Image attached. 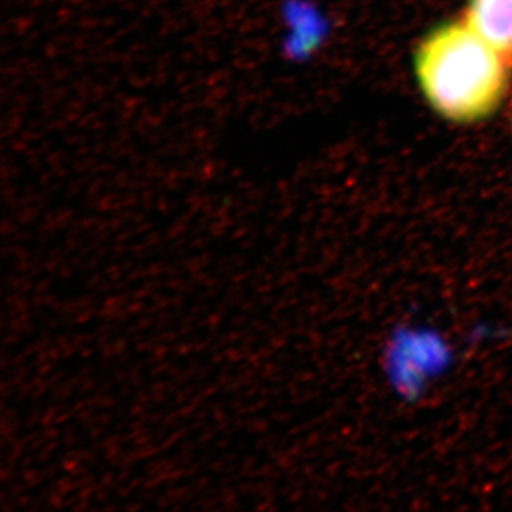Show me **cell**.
Listing matches in <instances>:
<instances>
[{"label": "cell", "instance_id": "3", "mask_svg": "<svg viewBox=\"0 0 512 512\" xmlns=\"http://www.w3.org/2000/svg\"><path fill=\"white\" fill-rule=\"evenodd\" d=\"M466 22L491 46L512 50V0H470Z\"/></svg>", "mask_w": 512, "mask_h": 512}, {"label": "cell", "instance_id": "2", "mask_svg": "<svg viewBox=\"0 0 512 512\" xmlns=\"http://www.w3.org/2000/svg\"><path fill=\"white\" fill-rule=\"evenodd\" d=\"M281 52L285 59L301 62L318 49L325 33L319 10L308 0H284L279 8Z\"/></svg>", "mask_w": 512, "mask_h": 512}, {"label": "cell", "instance_id": "1", "mask_svg": "<svg viewBox=\"0 0 512 512\" xmlns=\"http://www.w3.org/2000/svg\"><path fill=\"white\" fill-rule=\"evenodd\" d=\"M503 55L466 20L440 26L423 40L416 55L421 92L448 120L484 119L497 109L507 89Z\"/></svg>", "mask_w": 512, "mask_h": 512}]
</instances>
